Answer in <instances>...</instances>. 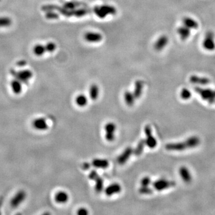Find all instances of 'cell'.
I'll use <instances>...</instances> for the list:
<instances>
[{
    "label": "cell",
    "instance_id": "6da1fadb",
    "mask_svg": "<svg viewBox=\"0 0 215 215\" xmlns=\"http://www.w3.org/2000/svg\"><path fill=\"white\" fill-rule=\"evenodd\" d=\"M200 143V138L196 136H192L183 142L168 143L165 145V149L168 151H182L188 149L194 148L198 146Z\"/></svg>",
    "mask_w": 215,
    "mask_h": 215
},
{
    "label": "cell",
    "instance_id": "7a4b0ae2",
    "mask_svg": "<svg viewBox=\"0 0 215 215\" xmlns=\"http://www.w3.org/2000/svg\"><path fill=\"white\" fill-rule=\"evenodd\" d=\"M91 11L94 12L99 18H104L108 14H114L117 10L115 7L109 5H103L91 8Z\"/></svg>",
    "mask_w": 215,
    "mask_h": 215
},
{
    "label": "cell",
    "instance_id": "3957f363",
    "mask_svg": "<svg viewBox=\"0 0 215 215\" xmlns=\"http://www.w3.org/2000/svg\"><path fill=\"white\" fill-rule=\"evenodd\" d=\"M11 74L16 80L25 84H27L28 80L32 77V72L27 69L20 71H16L15 70L11 69Z\"/></svg>",
    "mask_w": 215,
    "mask_h": 215
},
{
    "label": "cell",
    "instance_id": "277c9868",
    "mask_svg": "<svg viewBox=\"0 0 215 215\" xmlns=\"http://www.w3.org/2000/svg\"><path fill=\"white\" fill-rule=\"evenodd\" d=\"M203 48L207 51L215 50V35L214 33L210 31L207 32L203 41Z\"/></svg>",
    "mask_w": 215,
    "mask_h": 215
},
{
    "label": "cell",
    "instance_id": "5b68a950",
    "mask_svg": "<svg viewBox=\"0 0 215 215\" xmlns=\"http://www.w3.org/2000/svg\"><path fill=\"white\" fill-rule=\"evenodd\" d=\"M195 90L206 101H208L210 104H212L215 102V90L211 89H203L200 88H195Z\"/></svg>",
    "mask_w": 215,
    "mask_h": 215
},
{
    "label": "cell",
    "instance_id": "8992f818",
    "mask_svg": "<svg viewBox=\"0 0 215 215\" xmlns=\"http://www.w3.org/2000/svg\"><path fill=\"white\" fill-rule=\"evenodd\" d=\"M175 185L176 183L175 181H170L165 179H159L155 181L152 184L154 188L159 191H161L168 188L173 187L175 186Z\"/></svg>",
    "mask_w": 215,
    "mask_h": 215
},
{
    "label": "cell",
    "instance_id": "52a82bcc",
    "mask_svg": "<svg viewBox=\"0 0 215 215\" xmlns=\"http://www.w3.org/2000/svg\"><path fill=\"white\" fill-rule=\"evenodd\" d=\"M145 133L146 134V139L145 143L146 145L151 149L154 148L157 145V141L156 138L152 134L151 128L149 125H146L144 129Z\"/></svg>",
    "mask_w": 215,
    "mask_h": 215
},
{
    "label": "cell",
    "instance_id": "ba28073f",
    "mask_svg": "<svg viewBox=\"0 0 215 215\" xmlns=\"http://www.w3.org/2000/svg\"><path fill=\"white\" fill-rule=\"evenodd\" d=\"M106 132L105 138L109 142H112L115 139V132L116 130V126L113 123H108L105 126Z\"/></svg>",
    "mask_w": 215,
    "mask_h": 215
},
{
    "label": "cell",
    "instance_id": "9c48e42d",
    "mask_svg": "<svg viewBox=\"0 0 215 215\" xmlns=\"http://www.w3.org/2000/svg\"><path fill=\"white\" fill-rule=\"evenodd\" d=\"M84 38L88 43H98L102 41L103 37L98 32H88L84 34Z\"/></svg>",
    "mask_w": 215,
    "mask_h": 215
},
{
    "label": "cell",
    "instance_id": "30bf717a",
    "mask_svg": "<svg viewBox=\"0 0 215 215\" xmlns=\"http://www.w3.org/2000/svg\"><path fill=\"white\" fill-rule=\"evenodd\" d=\"M133 153V149L132 147H127L123 152L117 158V162L119 164L123 165L126 162L132 154Z\"/></svg>",
    "mask_w": 215,
    "mask_h": 215
},
{
    "label": "cell",
    "instance_id": "8fae6325",
    "mask_svg": "<svg viewBox=\"0 0 215 215\" xmlns=\"http://www.w3.org/2000/svg\"><path fill=\"white\" fill-rule=\"evenodd\" d=\"M26 193L24 191H21L13 197L11 201V206L13 208L17 207L25 198Z\"/></svg>",
    "mask_w": 215,
    "mask_h": 215
},
{
    "label": "cell",
    "instance_id": "7c38bea8",
    "mask_svg": "<svg viewBox=\"0 0 215 215\" xmlns=\"http://www.w3.org/2000/svg\"><path fill=\"white\" fill-rule=\"evenodd\" d=\"M168 42V37L165 35H162L160 36L156 41L154 44V49L157 51H161L167 45Z\"/></svg>",
    "mask_w": 215,
    "mask_h": 215
},
{
    "label": "cell",
    "instance_id": "4fadbf2b",
    "mask_svg": "<svg viewBox=\"0 0 215 215\" xmlns=\"http://www.w3.org/2000/svg\"><path fill=\"white\" fill-rule=\"evenodd\" d=\"M179 175L183 181L189 184L192 181V175L188 168L185 166H182L179 170Z\"/></svg>",
    "mask_w": 215,
    "mask_h": 215
},
{
    "label": "cell",
    "instance_id": "5bb4252c",
    "mask_svg": "<svg viewBox=\"0 0 215 215\" xmlns=\"http://www.w3.org/2000/svg\"><path fill=\"white\" fill-rule=\"evenodd\" d=\"M121 187L118 184H112L109 185L105 190V193L108 196H112L114 194L120 192Z\"/></svg>",
    "mask_w": 215,
    "mask_h": 215
},
{
    "label": "cell",
    "instance_id": "9a60e30c",
    "mask_svg": "<svg viewBox=\"0 0 215 215\" xmlns=\"http://www.w3.org/2000/svg\"><path fill=\"white\" fill-rule=\"evenodd\" d=\"M182 22L184 26L187 27L191 30L197 29L199 26L198 23L196 20L189 17H185L182 20Z\"/></svg>",
    "mask_w": 215,
    "mask_h": 215
},
{
    "label": "cell",
    "instance_id": "2e32d148",
    "mask_svg": "<svg viewBox=\"0 0 215 215\" xmlns=\"http://www.w3.org/2000/svg\"><path fill=\"white\" fill-rule=\"evenodd\" d=\"M177 32L181 39L183 41L187 40L191 35V29L184 25L179 27Z\"/></svg>",
    "mask_w": 215,
    "mask_h": 215
},
{
    "label": "cell",
    "instance_id": "e0dca14e",
    "mask_svg": "<svg viewBox=\"0 0 215 215\" xmlns=\"http://www.w3.org/2000/svg\"><path fill=\"white\" fill-rule=\"evenodd\" d=\"M33 126L39 130H45L48 128V125L44 118L36 119L33 122Z\"/></svg>",
    "mask_w": 215,
    "mask_h": 215
},
{
    "label": "cell",
    "instance_id": "ac0fdd59",
    "mask_svg": "<svg viewBox=\"0 0 215 215\" xmlns=\"http://www.w3.org/2000/svg\"><path fill=\"white\" fill-rule=\"evenodd\" d=\"M143 87V82L142 80H137L135 82L134 90L133 95L136 99L139 98L142 93V90Z\"/></svg>",
    "mask_w": 215,
    "mask_h": 215
},
{
    "label": "cell",
    "instance_id": "d6986e66",
    "mask_svg": "<svg viewBox=\"0 0 215 215\" xmlns=\"http://www.w3.org/2000/svg\"><path fill=\"white\" fill-rule=\"evenodd\" d=\"M99 90L98 85L93 84L91 85L89 88V96L91 100L95 101L98 98Z\"/></svg>",
    "mask_w": 215,
    "mask_h": 215
},
{
    "label": "cell",
    "instance_id": "ffe728a7",
    "mask_svg": "<svg viewBox=\"0 0 215 215\" xmlns=\"http://www.w3.org/2000/svg\"><path fill=\"white\" fill-rule=\"evenodd\" d=\"M55 200L58 203H65L68 201L69 197L67 193L63 191L57 192L55 195Z\"/></svg>",
    "mask_w": 215,
    "mask_h": 215
},
{
    "label": "cell",
    "instance_id": "44dd1931",
    "mask_svg": "<svg viewBox=\"0 0 215 215\" xmlns=\"http://www.w3.org/2000/svg\"><path fill=\"white\" fill-rule=\"evenodd\" d=\"M91 164L94 167L98 168H106L109 166V162L105 159H95Z\"/></svg>",
    "mask_w": 215,
    "mask_h": 215
},
{
    "label": "cell",
    "instance_id": "7402d4cb",
    "mask_svg": "<svg viewBox=\"0 0 215 215\" xmlns=\"http://www.w3.org/2000/svg\"><path fill=\"white\" fill-rule=\"evenodd\" d=\"M124 98L125 102L126 104L129 106L132 107L134 103V100H135V97H134L133 93H131L129 91H126L124 93Z\"/></svg>",
    "mask_w": 215,
    "mask_h": 215
},
{
    "label": "cell",
    "instance_id": "603a6c76",
    "mask_svg": "<svg viewBox=\"0 0 215 215\" xmlns=\"http://www.w3.org/2000/svg\"><path fill=\"white\" fill-rule=\"evenodd\" d=\"M190 82L195 84L206 85L209 83V79L204 77H199L198 76H192L190 77Z\"/></svg>",
    "mask_w": 215,
    "mask_h": 215
},
{
    "label": "cell",
    "instance_id": "cb8c5ba5",
    "mask_svg": "<svg viewBox=\"0 0 215 215\" xmlns=\"http://www.w3.org/2000/svg\"><path fill=\"white\" fill-rule=\"evenodd\" d=\"M145 145H146L145 140V139L140 140L139 142V143H138L137 146L136 147V148L134 149V150H133V154L134 155L136 156H139L141 155L143 151L144 147H145Z\"/></svg>",
    "mask_w": 215,
    "mask_h": 215
},
{
    "label": "cell",
    "instance_id": "d4e9b609",
    "mask_svg": "<svg viewBox=\"0 0 215 215\" xmlns=\"http://www.w3.org/2000/svg\"><path fill=\"white\" fill-rule=\"evenodd\" d=\"M22 82L18 80H14L11 82L13 91L15 94H19L22 91Z\"/></svg>",
    "mask_w": 215,
    "mask_h": 215
},
{
    "label": "cell",
    "instance_id": "484cf974",
    "mask_svg": "<svg viewBox=\"0 0 215 215\" xmlns=\"http://www.w3.org/2000/svg\"><path fill=\"white\" fill-rule=\"evenodd\" d=\"M95 191L97 193H101L104 189V180L99 176L95 180Z\"/></svg>",
    "mask_w": 215,
    "mask_h": 215
},
{
    "label": "cell",
    "instance_id": "4316f807",
    "mask_svg": "<svg viewBox=\"0 0 215 215\" xmlns=\"http://www.w3.org/2000/svg\"><path fill=\"white\" fill-rule=\"evenodd\" d=\"M87 98L84 95H80L75 98V102L78 106L81 107H85L87 104Z\"/></svg>",
    "mask_w": 215,
    "mask_h": 215
},
{
    "label": "cell",
    "instance_id": "83f0119b",
    "mask_svg": "<svg viewBox=\"0 0 215 215\" xmlns=\"http://www.w3.org/2000/svg\"><path fill=\"white\" fill-rule=\"evenodd\" d=\"M46 52V50L45 46L41 44H37L34 48V53L38 56H41L43 55Z\"/></svg>",
    "mask_w": 215,
    "mask_h": 215
},
{
    "label": "cell",
    "instance_id": "f1b7e54d",
    "mask_svg": "<svg viewBox=\"0 0 215 215\" xmlns=\"http://www.w3.org/2000/svg\"><path fill=\"white\" fill-rule=\"evenodd\" d=\"M12 24V21L8 17H0V27H10Z\"/></svg>",
    "mask_w": 215,
    "mask_h": 215
},
{
    "label": "cell",
    "instance_id": "f546056e",
    "mask_svg": "<svg viewBox=\"0 0 215 215\" xmlns=\"http://www.w3.org/2000/svg\"><path fill=\"white\" fill-rule=\"evenodd\" d=\"M191 92L187 88H184L182 89L180 93L181 98L184 100H188L191 97Z\"/></svg>",
    "mask_w": 215,
    "mask_h": 215
},
{
    "label": "cell",
    "instance_id": "4dcf8cb0",
    "mask_svg": "<svg viewBox=\"0 0 215 215\" xmlns=\"http://www.w3.org/2000/svg\"><path fill=\"white\" fill-rule=\"evenodd\" d=\"M80 5H81V3L77 2H68L63 4V7L68 10H74Z\"/></svg>",
    "mask_w": 215,
    "mask_h": 215
},
{
    "label": "cell",
    "instance_id": "1f68e13d",
    "mask_svg": "<svg viewBox=\"0 0 215 215\" xmlns=\"http://www.w3.org/2000/svg\"><path fill=\"white\" fill-rule=\"evenodd\" d=\"M139 192L141 194H151L153 192L152 189L149 187H142L139 188Z\"/></svg>",
    "mask_w": 215,
    "mask_h": 215
},
{
    "label": "cell",
    "instance_id": "d6a6232c",
    "mask_svg": "<svg viewBox=\"0 0 215 215\" xmlns=\"http://www.w3.org/2000/svg\"><path fill=\"white\" fill-rule=\"evenodd\" d=\"M45 48H46V52H50H50H53L56 49V44L54 43L50 42V43H48L45 46Z\"/></svg>",
    "mask_w": 215,
    "mask_h": 215
},
{
    "label": "cell",
    "instance_id": "836d02e7",
    "mask_svg": "<svg viewBox=\"0 0 215 215\" xmlns=\"http://www.w3.org/2000/svg\"><path fill=\"white\" fill-rule=\"evenodd\" d=\"M46 18L48 19H56L59 18V14L55 12H53L52 11H47L46 14Z\"/></svg>",
    "mask_w": 215,
    "mask_h": 215
},
{
    "label": "cell",
    "instance_id": "e575fe53",
    "mask_svg": "<svg viewBox=\"0 0 215 215\" xmlns=\"http://www.w3.org/2000/svg\"><path fill=\"white\" fill-rule=\"evenodd\" d=\"M151 181L149 177L145 176L141 180V185L142 187H148L151 184Z\"/></svg>",
    "mask_w": 215,
    "mask_h": 215
},
{
    "label": "cell",
    "instance_id": "d590c367",
    "mask_svg": "<svg viewBox=\"0 0 215 215\" xmlns=\"http://www.w3.org/2000/svg\"><path fill=\"white\" fill-rule=\"evenodd\" d=\"M57 5H46L42 7V10L44 11H49L56 10Z\"/></svg>",
    "mask_w": 215,
    "mask_h": 215
},
{
    "label": "cell",
    "instance_id": "8d00e7d4",
    "mask_svg": "<svg viewBox=\"0 0 215 215\" xmlns=\"http://www.w3.org/2000/svg\"><path fill=\"white\" fill-rule=\"evenodd\" d=\"M98 176H99V175L95 170H92L88 175L89 179L91 180H93V181H95Z\"/></svg>",
    "mask_w": 215,
    "mask_h": 215
},
{
    "label": "cell",
    "instance_id": "74e56055",
    "mask_svg": "<svg viewBox=\"0 0 215 215\" xmlns=\"http://www.w3.org/2000/svg\"><path fill=\"white\" fill-rule=\"evenodd\" d=\"M88 213V210L85 208H80L77 211V214L79 215H87Z\"/></svg>",
    "mask_w": 215,
    "mask_h": 215
},
{
    "label": "cell",
    "instance_id": "f35d334b",
    "mask_svg": "<svg viewBox=\"0 0 215 215\" xmlns=\"http://www.w3.org/2000/svg\"><path fill=\"white\" fill-rule=\"evenodd\" d=\"M90 167V164H89L88 162H84L81 165V168L84 170H88Z\"/></svg>",
    "mask_w": 215,
    "mask_h": 215
},
{
    "label": "cell",
    "instance_id": "ab89813d",
    "mask_svg": "<svg viewBox=\"0 0 215 215\" xmlns=\"http://www.w3.org/2000/svg\"><path fill=\"white\" fill-rule=\"evenodd\" d=\"M27 64V62L25 60H20L19 62H18L17 63V65L19 66H25V65Z\"/></svg>",
    "mask_w": 215,
    "mask_h": 215
},
{
    "label": "cell",
    "instance_id": "60d3db41",
    "mask_svg": "<svg viewBox=\"0 0 215 215\" xmlns=\"http://www.w3.org/2000/svg\"><path fill=\"white\" fill-rule=\"evenodd\" d=\"M2 201H3V198L2 197H0V208L2 206Z\"/></svg>",
    "mask_w": 215,
    "mask_h": 215
},
{
    "label": "cell",
    "instance_id": "b9f144b4",
    "mask_svg": "<svg viewBox=\"0 0 215 215\" xmlns=\"http://www.w3.org/2000/svg\"><path fill=\"white\" fill-rule=\"evenodd\" d=\"M0 1H1V0H0Z\"/></svg>",
    "mask_w": 215,
    "mask_h": 215
}]
</instances>
